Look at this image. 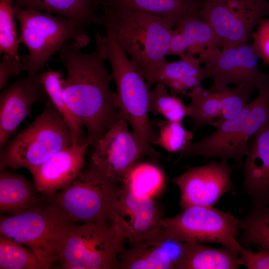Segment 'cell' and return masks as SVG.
<instances>
[{"label": "cell", "mask_w": 269, "mask_h": 269, "mask_svg": "<svg viewBox=\"0 0 269 269\" xmlns=\"http://www.w3.org/2000/svg\"><path fill=\"white\" fill-rule=\"evenodd\" d=\"M256 89L242 86L227 87L219 91L221 112L219 122L236 117L247 107Z\"/></svg>", "instance_id": "obj_34"}, {"label": "cell", "mask_w": 269, "mask_h": 269, "mask_svg": "<svg viewBox=\"0 0 269 269\" xmlns=\"http://www.w3.org/2000/svg\"><path fill=\"white\" fill-rule=\"evenodd\" d=\"M14 0V2L16 0Z\"/></svg>", "instance_id": "obj_41"}, {"label": "cell", "mask_w": 269, "mask_h": 269, "mask_svg": "<svg viewBox=\"0 0 269 269\" xmlns=\"http://www.w3.org/2000/svg\"><path fill=\"white\" fill-rule=\"evenodd\" d=\"M158 134L153 143L169 152H180L189 145L193 134L186 129L182 123L162 120L158 122Z\"/></svg>", "instance_id": "obj_33"}, {"label": "cell", "mask_w": 269, "mask_h": 269, "mask_svg": "<svg viewBox=\"0 0 269 269\" xmlns=\"http://www.w3.org/2000/svg\"><path fill=\"white\" fill-rule=\"evenodd\" d=\"M190 100L188 117L193 128L199 130L208 126L213 127L221 112V100L218 91L202 85L189 91L186 95Z\"/></svg>", "instance_id": "obj_27"}, {"label": "cell", "mask_w": 269, "mask_h": 269, "mask_svg": "<svg viewBox=\"0 0 269 269\" xmlns=\"http://www.w3.org/2000/svg\"><path fill=\"white\" fill-rule=\"evenodd\" d=\"M89 146L87 139L72 143L31 171L37 192L47 197L68 186L84 169Z\"/></svg>", "instance_id": "obj_16"}, {"label": "cell", "mask_w": 269, "mask_h": 269, "mask_svg": "<svg viewBox=\"0 0 269 269\" xmlns=\"http://www.w3.org/2000/svg\"><path fill=\"white\" fill-rule=\"evenodd\" d=\"M260 249L255 252L242 247L239 251L242 265L248 269H269V251Z\"/></svg>", "instance_id": "obj_37"}, {"label": "cell", "mask_w": 269, "mask_h": 269, "mask_svg": "<svg viewBox=\"0 0 269 269\" xmlns=\"http://www.w3.org/2000/svg\"><path fill=\"white\" fill-rule=\"evenodd\" d=\"M23 63L20 59L3 55L0 63V89L5 86L9 78L19 75L23 71Z\"/></svg>", "instance_id": "obj_38"}, {"label": "cell", "mask_w": 269, "mask_h": 269, "mask_svg": "<svg viewBox=\"0 0 269 269\" xmlns=\"http://www.w3.org/2000/svg\"><path fill=\"white\" fill-rule=\"evenodd\" d=\"M125 242L111 223L75 224L64 239L58 263L64 269H120Z\"/></svg>", "instance_id": "obj_8"}, {"label": "cell", "mask_w": 269, "mask_h": 269, "mask_svg": "<svg viewBox=\"0 0 269 269\" xmlns=\"http://www.w3.org/2000/svg\"><path fill=\"white\" fill-rule=\"evenodd\" d=\"M182 210L161 220V226L170 235L183 242L219 244L239 252L240 218L211 206L195 205Z\"/></svg>", "instance_id": "obj_9"}, {"label": "cell", "mask_w": 269, "mask_h": 269, "mask_svg": "<svg viewBox=\"0 0 269 269\" xmlns=\"http://www.w3.org/2000/svg\"><path fill=\"white\" fill-rule=\"evenodd\" d=\"M75 224L52 203L42 201L20 213L1 217L0 235L30 249L42 269H49L58 263L64 239Z\"/></svg>", "instance_id": "obj_4"}, {"label": "cell", "mask_w": 269, "mask_h": 269, "mask_svg": "<svg viewBox=\"0 0 269 269\" xmlns=\"http://www.w3.org/2000/svg\"><path fill=\"white\" fill-rule=\"evenodd\" d=\"M14 3V0H0V52L2 55L20 59Z\"/></svg>", "instance_id": "obj_32"}, {"label": "cell", "mask_w": 269, "mask_h": 269, "mask_svg": "<svg viewBox=\"0 0 269 269\" xmlns=\"http://www.w3.org/2000/svg\"><path fill=\"white\" fill-rule=\"evenodd\" d=\"M163 181V174L157 166L138 162L122 184L137 193L151 196L159 190Z\"/></svg>", "instance_id": "obj_31"}, {"label": "cell", "mask_w": 269, "mask_h": 269, "mask_svg": "<svg viewBox=\"0 0 269 269\" xmlns=\"http://www.w3.org/2000/svg\"><path fill=\"white\" fill-rule=\"evenodd\" d=\"M249 103L236 117L221 122L216 120L213 126L215 131L192 142L179 152L178 160L186 157H203L205 160L218 158L228 161L232 159L235 168L241 167L250 140L244 124Z\"/></svg>", "instance_id": "obj_13"}, {"label": "cell", "mask_w": 269, "mask_h": 269, "mask_svg": "<svg viewBox=\"0 0 269 269\" xmlns=\"http://www.w3.org/2000/svg\"><path fill=\"white\" fill-rule=\"evenodd\" d=\"M268 15H269V0H268Z\"/></svg>", "instance_id": "obj_39"}, {"label": "cell", "mask_w": 269, "mask_h": 269, "mask_svg": "<svg viewBox=\"0 0 269 269\" xmlns=\"http://www.w3.org/2000/svg\"><path fill=\"white\" fill-rule=\"evenodd\" d=\"M36 191L22 175L9 169L0 170V212L16 215L41 202Z\"/></svg>", "instance_id": "obj_22"}, {"label": "cell", "mask_w": 269, "mask_h": 269, "mask_svg": "<svg viewBox=\"0 0 269 269\" xmlns=\"http://www.w3.org/2000/svg\"><path fill=\"white\" fill-rule=\"evenodd\" d=\"M199 14L212 28L221 50L248 42L255 28L232 13L220 0H205Z\"/></svg>", "instance_id": "obj_20"}, {"label": "cell", "mask_w": 269, "mask_h": 269, "mask_svg": "<svg viewBox=\"0 0 269 269\" xmlns=\"http://www.w3.org/2000/svg\"><path fill=\"white\" fill-rule=\"evenodd\" d=\"M121 186L88 164L68 186L47 199L73 223L111 224Z\"/></svg>", "instance_id": "obj_7"}, {"label": "cell", "mask_w": 269, "mask_h": 269, "mask_svg": "<svg viewBox=\"0 0 269 269\" xmlns=\"http://www.w3.org/2000/svg\"><path fill=\"white\" fill-rule=\"evenodd\" d=\"M35 78L50 100V103L63 118L68 126L73 138V143H79L86 140L84 125L70 110L63 97L64 78L61 70L49 68L36 74Z\"/></svg>", "instance_id": "obj_25"}, {"label": "cell", "mask_w": 269, "mask_h": 269, "mask_svg": "<svg viewBox=\"0 0 269 269\" xmlns=\"http://www.w3.org/2000/svg\"><path fill=\"white\" fill-rule=\"evenodd\" d=\"M14 7L19 25V42L28 51L22 63L23 71L28 76L38 73L66 41H75L82 47L90 42L85 26L76 21L15 4Z\"/></svg>", "instance_id": "obj_5"}, {"label": "cell", "mask_w": 269, "mask_h": 269, "mask_svg": "<svg viewBox=\"0 0 269 269\" xmlns=\"http://www.w3.org/2000/svg\"><path fill=\"white\" fill-rule=\"evenodd\" d=\"M241 265L237 251L225 247L214 248L197 242H185L177 269H237Z\"/></svg>", "instance_id": "obj_21"}, {"label": "cell", "mask_w": 269, "mask_h": 269, "mask_svg": "<svg viewBox=\"0 0 269 269\" xmlns=\"http://www.w3.org/2000/svg\"><path fill=\"white\" fill-rule=\"evenodd\" d=\"M233 14L255 27L268 15V0H220Z\"/></svg>", "instance_id": "obj_35"}, {"label": "cell", "mask_w": 269, "mask_h": 269, "mask_svg": "<svg viewBox=\"0 0 269 269\" xmlns=\"http://www.w3.org/2000/svg\"><path fill=\"white\" fill-rule=\"evenodd\" d=\"M242 167L252 206H269V122L251 137Z\"/></svg>", "instance_id": "obj_18"}, {"label": "cell", "mask_w": 269, "mask_h": 269, "mask_svg": "<svg viewBox=\"0 0 269 269\" xmlns=\"http://www.w3.org/2000/svg\"><path fill=\"white\" fill-rule=\"evenodd\" d=\"M185 242L173 237L161 226L123 250L119 256L120 269H177Z\"/></svg>", "instance_id": "obj_15"}, {"label": "cell", "mask_w": 269, "mask_h": 269, "mask_svg": "<svg viewBox=\"0 0 269 269\" xmlns=\"http://www.w3.org/2000/svg\"><path fill=\"white\" fill-rule=\"evenodd\" d=\"M235 169L228 160H211L174 177L173 182L179 189L182 209L195 205L213 206L224 194L234 192L231 176Z\"/></svg>", "instance_id": "obj_12"}, {"label": "cell", "mask_w": 269, "mask_h": 269, "mask_svg": "<svg viewBox=\"0 0 269 269\" xmlns=\"http://www.w3.org/2000/svg\"><path fill=\"white\" fill-rule=\"evenodd\" d=\"M205 79V70L199 57L185 53L180 56L178 60L172 62L167 61L163 65L156 76L155 84L176 80L190 91L201 86Z\"/></svg>", "instance_id": "obj_26"}, {"label": "cell", "mask_w": 269, "mask_h": 269, "mask_svg": "<svg viewBox=\"0 0 269 269\" xmlns=\"http://www.w3.org/2000/svg\"><path fill=\"white\" fill-rule=\"evenodd\" d=\"M240 220L242 233L237 240L242 247L256 244L269 251V206H253Z\"/></svg>", "instance_id": "obj_28"}, {"label": "cell", "mask_w": 269, "mask_h": 269, "mask_svg": "<svg viewBox=\"0 0 269 269\" xmlns=\"http://www.w3.org/2000/svg\"><path fill=\"white\" fill-rule=\"evenodd\" d=\"M14 4L23 9L49 12L76 21L85 26L101 25L96 4L92 0H16Z\"/></svg>", "instance_id": "obj_23"}, {"label": "cell", "mask_w": 269, "mask_h": 269, "mask_svg": "<svg viewBox=\"0 0 269 269\" xmlns=\"http://www.w3.org/2000/svg\"><path fill=\"white\" fill-rule=\"evenodd\" d=\"M105 30L104 36L98 31L95 33V44L110 64L121 117L131 127L146 156L156 160L159 154L152 145L154 137L149 119L150 89L113 33Z\"/></svg>", "instance_id": "obj_3"}, {"label": "cell", "mask_w": 269, "mask_h": 269, "mask_svg": "<svg viewBox=\"0 0 269 269\" xmlns=\"http://www.w3.org/2000/svg\"><path fill=\"white\" fill-rule=\"evenodd\" d=\"M194 0V1H203L205 0Z\"/></svg>", "instance_id": "obj_40"}, {"label": "cell", "mask_w": 269, "mask_h": 269, "mask_svg": "<svg viewBox=\"0 0 269 269\" xmlns=\"http://www.w3.org/2000/svg\"><path fill=\"white\" fill-rule=\"evenodd\" d=\"M149 112L165 120L182 123L188 116V107L179 96L171 94L165 85L158 83L150 89Z\"/></svg>", "instance_id": "obj_29"}, {"label": "cell", "mask_w": 269, "mask_h": 269, "mask_svg": "<svg viewBox=\"0 0 269 269\" xmlns=\"http://www.w3.org/2000/svg\"><path fill=\"white\" fill-rule=\"evenodd\" d=\"M163 217L157 203L122 184L114 208L111 224L130 244L139 241L161 227Z\"/></svg>", "instance_id": "obj_14"}, {"label": "cell", "mask_w": 269, "mask_h": 269, "mask_svg": "<svg viewBox=\"0 0 269 269\" xmlns=\"http://www.w3.org/2000/svg\"><path fill=\"white\" fill-rule=\"evenodd\" d=\"M45 94L35 77H20L0 95V149L30 115L32 105Z\"/></svg>", "instance_id": "obj_17"}, {"label": "cell", "mask_w": 269, "mask_h": 269, "mask_svg": "<svg viewBox=\"0 0 269 269\" xmlns=\"http://www.w3.org/2000/svg\"><path fill=\"white\" fill-rule=\"evenodd\" d=\"M251 34L253 46L264 65H269V17L263 18Z\"/></svg>", "instance_id": "obj_36"}, {"label": "cell", "mask_w": 269, "mask_h": 269, "mask_svg": "<svg viewBox=\"0 0 269 269\" xmlns=\"http://www.w3.org/2000/svg\"><path fill=\"white\" fill-rule=\"evenodd\" d=\"M100 17L101 25L113 33L151 89L167 61L173 25L147 12L114 6H103Z\"/></svg>", "instance_id": "obj_2"}, {"label": "cell", "mask_w": 269, "mask_h": 269, "mask_svg": "<svg viewBox=\"0 0 269 269\" xmlns=\"http://www.w3.org/2000/svg\"><path fill=\"white\" fill-rule=\"evenodd\" d=\"M220 51L212 28L199 12L187 15L173 28L168 55L198 54L202 62Z\"/></svg>", "instance_id": "obj_19"}, {"label": "cell", "mask_w": 269, "mask_h": 269, "mask_svg": "<svg viewBox=\"0 0 269 269\" xmlns=\"http://www.w3.org/2000/svg\"><path fill=\"white\" fill-rule=\"evenodd\" d=\"M129 127L125 120H119L91 147L89 164L119 185L146 156Z\"/></svg>", "instance_id": "obj_10"}, {"label": "cell", "mask_w": 269, "mask_h": 269, "mask_svg": "<svg viewBox=\"0 0 269 269\" xmlns=\"http://www.w3.org/2000/svg\"><path fill=\"white\" fill-rule=\"evenodd\" d=\"M72 40L66 41L58 52L67 70L63 97L72 113L82 122L87 139L93 146L121 117L117 95L111 86L113 80L106 59L98 47L85 53Z\"/></svg>", "instance_id": "obj_1"}, {"label": "cell", "mask_w": 269, "mask_h": 269, "mask_svg": "<svg viewBox=\"0 0 269 269\" xmlns=\"http://www.w3.org/2000/svg\"><path fill=\"white\" fill-rule=\"evenodd\" d=\"M259 57L252 43L246 42L221 51L204 61L211 89L219 91L230 85L259 89L269 82V75L260 70Z\"/></svg>", "instance_id": "obj_11"}, {"label": "cell", "mask_w": 269, "mask_h": 269, "mask_svg": "<svg viewBox=\"0 0 269 269\" xmlns=\"http://www.w3.org/2000/svg\"><path fill=\"white\" fill-rule=\"evenodd\" d=\"M71 132L50 103L0 149V170L24 168L30 172L73 143Z\"/></svg>", "instance_id": "obj_6"}, {"label": "cell", "mask_w": 269, "mask_h": 269, "mask_svg": "<svg viewBox=\"0 0 269 269\" xmlns=\"http://www.w3.org/2000/svg\"><path fill=\"white\" fill-rule=\"evenodd\" d=\"M203 1L191 0H110L104 6L147 12L168 21L174 27L187 15L199 12Z\"/></svg>", "instance_id": "obj_24"}, {"label": "cell", "mask_w": 269, "mask_h": 269, "mask_svg": "<svg viewBox=\"0 0 269 269\" xmlns=\"http://www.w3.org/2000/svg\"><path fill=\"white\" fill-rule=\"evenodd\" d=\"M0 235V269H43L29 248Z\"/></svg>", "instance_id": "obj_30"}]
</instances>
